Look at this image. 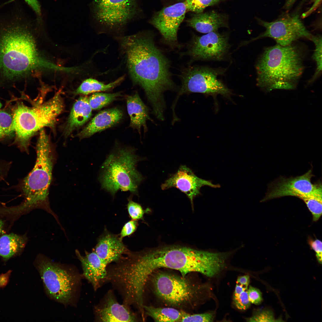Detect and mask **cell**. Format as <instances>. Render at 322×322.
<instances>
[{"label": "cell", "mask_w": 322, "mask_h": 322, "mask_svg": "<svg viewBox=\"0 0 322 322\" xmlns=\"http://www.w3.org/2000/svg\"><path fill=\"white\" fill-rule=\"evenodd\" d=\"M126 61L134 82L144 90L153 112L159 119L163 118V92L175 88L170 71L169 60L155 44L148 32L116 37Z\"/></svg>", "instance_id": "cell-1"}, {"label": "cell", "mask_w": 322, "mask_h": 322, "mask_svg": "<svg viewBox=\"0 0 322 322\" xmlns=\"http://www.w3.org/2000/svg\"><path fill=\"white\" fill-rule=\"evenodd\" d=\"M224 264V257L221 253L171 246L135 252L133 268L139 281L146 284L151 274L161 268L177 270L183 277L189 273L196 272L213 277L222 271Z\"/></svg>", "instance_id": "cell-2"}, {"label": "cell", "mask_w": 322, "mask_h": 322, "mask_svg": "<svg viewBox=\"0 0 322 322\" xmlns=\"http://www.w3.org/2000/svg\"><path fill=\"white\" fill-rule=\"evenodd\" d=\"M0 27V74L13 80L23 78L37 69L64 71L43 58L26 24L16 21Z\"/></svg>", "instance_id": "cell-3"}, {"label": "cell", "mask_w": 322, "mask_h": 322, "mask_svg": "<svg viewBox=\"0 0 322 322\" xmlns=\"http://www.w3.org/2000/svg\"><path fill=\"white\" fill-rule=\"evenodd\" d=\"M305 55L293 43L265 48L256 65L257 86L266 92L295 89L304 70Z\"/></svg>", "instance_id": "cell-4"}, {"label": "cell", "mask_w": 322, "mask_h": 322, "mask_svg": "<svg viewBox=\"0 0 322 322\" xmlns=\"http://www.w3.org/2000/svg\"><path fill=\"white\" fill-rule=\"evenodd\" d=\"M36 151L37 157L35 165L21 183V188L24 201L19 205L10 207V211L13 215H17L40 208L55 217L50 208L48 196L57 155L44 128L39 131Z\"/></svg>", "instance_id": "cell-5"}, {"label": "cell", "mask_w": 322, "mask_h": 322, "mask_svg": "<svg viewBox=\"0 0 322 322\" xmlns=\"http://www.w3.org/2000/svg\"><path fill=\"white\" fill-rule=\"evenodd\" d=\"M64 108L60 92L48 101L32 107L18 103L12 114V131L16 134L15 143L20 149L28 153L31 138L37 131L46 127L54 130L57 117Z\"/></svg>", "instance_id": "cell-6"}, {"label": "cell", "mask_w": 322, "mask_h": 322, "mask_svg": "<svg viewBox=\"0 0 322 322\" xmlns=\"http://www.w3.org/2000/svg\"><path fill=\"white\" fill-rule=\"evenodd\" d=\"M135 151L133 148L117 146L101 166L98 180L101 188L113 197L119 190L138 194L144 178L137 168L141 159Z\"/></svg>", "instance_id": "cell-7"}, {"label": "cell", "mask_w": 322, "mask_h": 322, "mask_svg": "<svg viewBox=\"0 0 322 322\" xmlns=\"http://www.w3.org/2000/svg\"><path fill=\"white\" fill-rule=\"evenodd\" d=\"M34 265L51 298L65 306L74 305L79 296L82 275L69 265L55 262L38 254Z\"/></svg>", "instance_id": "cell-8"}, {"label": "cell", "mask_w": 322, "mask_h": 322, "mask_svg": "<svg viewBox=\"0 0 322 322\" xmlns=\"http://www.w3.org/2000/svg\"><path fill=\"white\" fill-rule=\"evenodd\" d=\"M151 281L156 294L172 306H183L191 303L198 293L199 288L185 279L173 274L154 272Z\"/></svg>", "instance_id": "cell-9"}, {"label": "cell", "mask_w": 322, "mask_h": 322, "mask_svg": "<svg viewBox=\"0 0 322 322\" xmlns=\"http://www.w3.org/2000/svg\"><path fill=\"white\" fill-rule=\"evenodd\" d=\"M92 16L109 30H120L139 13L137 0H94L91 5Z\"/></svg>", "instance_id": "cell-10"}, {"label": "cell", "mask_w": 322, "mask_h": 322, "mask_svg": "<svg viewBox=\"0 0 322 322\" xmlns=\"http://www.w3.org/2000/svg\"><path fill=\"white\" fill-rule=\"evenodd\" d=\"M257 20L258 23L265 28V31L255 38L242 43L241 45L261 38L269 37L274 39L277 44L285 46L300 38L312 41L314 37L306 29L297 13L287 14L272 22L259 18Z\"/></svg>", "instance_id": "cell-11"}, {"label": "cell", "mask_w": 322, "mask_h": 322, "mask_svg": "<svg viewBox=\"0 0 322 322\" xmlns=\"http://www.w3.org/2000/svg\"><path fill=\"white\" fill-rule=\"evenodd\" d=\"M223 71L207 66H190L183 69L180 77V95L185 93H199L228 95L230 91L218 78Z\"/></svg>", "instance_id": "cell-12"}, {"label": "cell", "mask_w": 322, "mask_h": 322, "mask_svg": "<svg viewBox=\"0 0 322 322\" xmlns=\"http://www.w3.org/2000/svg\"><path fill=\"white\" fill-rule=\"evenodd\" d=\"M229 37L228 34L217 31L200 36L194 35L188 44L185 54L190 56L192 61L224 60L230 46Z\"/></svg>", "instance_id": "cell-13"}, {"label": "cell", "mask_w": 322, "mask_h": 322, "mask_svg": "<svg viewBox=\"0 0 322 322\" xmlns=\"http://www.w3.org/2000/svg\"><path fill=\"white\" fill-rule=\"evenodd\" d=\"M187 10L185 2H179L156 12L149 21L159 31L165 42L171 47L179 45L178 30Z\"/></svg>", "instance_id": "cell-14"}, {"label": "cell", "mask_w": 322, "mask_h": 322, "mask_svg": "<svg viewBox=\"0 0 322 322\" xmlns=\"http://www.w3.org/2000/svg\"><path fill=\"white\" fill-rule=\"evenodd\" d=\"M313 176L312 169L304 174L289 178L281 177L269 186L267 193L262 202L287 196H295L299 198L314 191L321 184L312 183Z\"/></svg>", "instance_id": "cell-15"}, {"label": "cell", "mask_w": 322, "mask_h": 322, "mask_svg": "<svg viewBox=\"0 0 322 322\" xmlns=\"http://www.w3.org/2000/svg\"><path fill=\"white\" fill-rule=\"evenodd\" d=\"M205 185L215 188L220 187L219 185L200 178L190 168L181 165L175 174L162 184L161 188L162 190L173 187L178 189L186 195L192 205L194 198L200 194L201 188Z\"/></svg>", "instance_id": "cell-16"}, {"label": "cell", "mask_w": 322, "mask_h": 322, "mask_svg": "<svg viewBox=\"0 0 322 322\" xmlns=\"http://www.w3.org/2000/svg\"><path fill=\"white\" fill-rule=\"evenodd\" d=\"M119 304L110 290L94 308L95 320L100 322H136L137 315L129 307Z\"/></svg>", "instance_id": "cell-17"}, {"label": "cell", "mask_w": 322, "mask_h": 322, "mask_svg": "<svg viewBox=\"0 0 322 322\" xmlns=\"http://www.w3.org/2000/svg\"><path fill=\"white\" fill-rule=\"evenodd\" d=\"M75 254L81 263L83 276L96 291L106 282L107 265L94 250L91 252L85 251V255L83 256L76 250Z\"/></svg>", "instance_id": "cell-18"}, {"label": "cell", "mask_w": 322, "mask_h": 322, "mask_svg": "<svg viewBox=\"0 0 322 322\" xmlns=\"http://www.w3.org/2000/svg\"><path fill=\"white\" fill-rule=\"evenodd\" d=\"M94 250L107 266L117 261L130 251L123 243L119 235L106 231L98 239Z\"/></svg>", "instance_id": "cell-19"}, {"label": "cell", "mask_w": 322, "mask_h": 322, "mask_svg": "<svg viewBox=\"0 0 322 322\" xmlns=\"http://www.w3.org/2000/svg\"><path fill=\"white\" fill-rule=\"evenodd\" d=\"M187 23L188 26L203 33L217 31L221 27H228V17L227 15L213 11L194 13L187 20Z\"/></svg>", "instance_id": "cell-20"}, {"label": "cell", "mask_w": 322, "mask_h": 322, "mask_svg": "<svg viewBox=\"0 0 322 322\" xmlns=\"http://www.w3.org/2000/svg\"><path fill=\"white\" fill-rule=\"evenodd\" d=\"M122 116V112L117 108L101 111L76 136L80 139L89 137L97 132L114 126L121 119Z\"/></svg>", "instance_id": "cell-21"}, {"label": "cell", "mask_w": 322, "mask_h": 322, "mask_svg": "<svg viewBox=\"0 0 322 322\" xmlns=\"http://www.w3.org/2000/svg\"><path fill=\"white\" fill-rule=\"evenodd\" d=\"M92 110L87 97H80L77 100L65 126L64 134L66 138L88 120L92 115Z\"/></svg>", "instance_id": "cell-22"}, {"label": "cell", "mask_w": 322, "mask_h": 322, "mask_svg": "<svg viewBox=\"0 0 322 322\" xmlns=\"http://www.w3.org/2000/svg\"><path fill=\"white\" fill-rule=\"evenodd\" d=\"M128 112L130 118V126L140 132L142 127L147 129L146 122L150 120L147 107L137 93L126 97Z\"/></svg>", "instance_id": "cell-23"}, {"label": "cell", "mask_w": 322, "mask_h": 322, "mask_svg": "<svg viewBox=\"0 0 322 322\" xmlns=\"http://www.w3.org/2000/svg\"><path fill=\"white\" fill-rule=\"evenodd\" d=\"M27 239L25 236L11 233L0 236V256L7 261L20 253L24 248Z\"/></svg>", "instance_id": "cell-24"}, {"label": "cell", "mask_w": 322, "mask_h": 322, "mask_svg": "<svg viewBox=\"0 0 322 322\" xmlns=\"http://www.w3.org/2000/svg\"><path fill=\"white\" fill-rule=\"evenodd\" d=\"M145 314L155 322H180L183 311L172 308H158L144 305Z\"/></svg>", "instance_id": "cell-25"}, {"label": "cell", "mask_w": 322, "mask_h": 322, "mask_svg": "<svg viewBox=\"0 0 322 322\" xmlns=\"http://www.w3.org/2000/svg\"><path fill=\"white\" fill-rule=\"evenodd\" d=\"M124 76H121L114 81L107 84L96 79L89 78L84 80L75 91V95H87L95 92L104 91L111 89L120 83L124 79Z\"/></svg>", "instance_id": "cell-26"}, {"label": "cell", "mask_w": 322, "mask_h": 322, "mask_svg": "<svg viewBox=\"0 0 322 322\" xmlns=\"http://www.w3.org/2000/svg\"><path fill=\"white\" fill-rule=\"evenodd\" d=\"M322 186L321 184L312 192L300 198L306 203L312 215L314 221H318L322 215Z\"/></svg>", "instance_id": "cell-27"}, {"label": "cell", "mask_w": 322, "mask_h": 322, "mask_svg": "<svg viewBox=\"0 0 322 322\" xmlns=\"http://www.w3.org/2000/svg\"><path fill=\"white\" fill-rule=\"evenodd\" d=\"M121 95L120 93H94L88 98L89 105L92 109L99 110L108 105Z\"/></svg>", "instance_id": "cell-28"}, {"label": "cell", "mask_w": 322, "mask_h": 322, "mask_svg": "<svg viewBox=\"0 0 322 322\" xmlns=\"http://www.w3.org/2000/svg\"><path fill=\"white\" fill-rule=\"evenodd\" d=\"M322 36L321 35L315 36L312 41L315 45V49L312 58L315 62L316 69L312 78L309 81L312 82L321 74L322 71Z\"/></svg>", "instance_id": "cell-29"}, {"label": "cell", "mask_w": 322, "mask_h": 322, "mask_svg": "<svg viewBox=\"0 0 322 322\" xmlns=\"http://www.w3.org/2000/svg\"><path fill=\"white\" fill-rule=\"evenodd\" d=\"M225 0H186L187 10L195 13L203 12L207 7Z\"/></svg>", "instance_id": "cell-30"}, {"label": "cell", "mask_w": 322, "mask_h": 322, "mask_svg": "<svg viewBox=\"0 0 322 322\" xmlns=\"http://www.w3.org/2000/svg\"><path fill=\"white\" fill-rule=\"evenodd\" d=\"M12 114L4 110H0V139L12 132Z\"/></svg>", "instance_id": "cell-31"}, {"label": "cell", "mask_w": 322, "mask_h": 322, "mask_svg": "<svg viewBox=\"0 0 322 322\" xmlns=\"http://www.w3.org/2000/svg\"><path fill=\"white\" fill-rule=\"evenodd\" d=\"M214 318L212 313L191 314L183 311L180 322H210L213 321Z\"/></svg>", "instance_id": "cell-32"}, {"label": "cell", "mask_w": 322, "mask_h": 322, "mask_svg": "<svg viewBox=\"0 0 322 322\" xmlns=\"http://www.w3.org/2000/svg\"><path fill=\"white\" fill-rule=\"evenodd\" d=\"M247 322H274L275 319L273 312L268 309L256 311L251 317L245 318Z\"/></svg>", "instance_id": "cell-33"}, {"label": "cell", "mask_w": 322, "mask_h": 322, "mask_svg": "<svg viewBox=\"0 0 322 322\" xmlns=\"http://www.w3.org/2000/svg\"><path fill=\"white\" fill-rule=\"evenodd\" d=\"M127 207L129 215L132 219L137 220L142 219L145 211L140 205L133 201L131 197L128 199Z\"/></svg>", "instance_id": "cell-34"}, {"label": "cell", "mask_w": 322, "mask_h": 322, "mask_svg": "<svg viewBox=\"0 0 322 322\" xmlns=\"http://www.w3.org/2000/svg\"><path fill=\"white\" fill-rule=\"evenodd\" d=\"M15 0H10L4 3L3 5L10 3ZM35 12L36 16V21L38 25L43 23L41 4L38 0H24Z\"/></svg>", "instance_id": "cell-35"}, {"label": "cell", "mask_w": 322, "mask_h": 322, "mask_svg": "<svg viewBox=\"0 0 322 322\" xmlns=\"http://www.w3.org/2000/svg\"><path fill=\"white\" fill-rule=\"evenodd\" d=\"M247 289L243 291L236 298L233 299L234 304L238 309L245 310L251 305L248 298Z\"/></svg>", "instance_id": "cell-36"}, {"label": "cell", "mask_w": 322, "mask_h": 322, "mask_svg": "<svg viewBox=\"0 0 322 322\" xmlns=\"http://www.w3.org/2000/svg\"><path fill=\"white\" fill-rule=\"evenodd\" d=\"M249 300L251 303L260 304L263 301L262 293L258 289L250 286L247 289Z\"/></svg>", "instance_id": "cell-37"}, {"label": "cell", "mask_w": 322, "mask_h": 322, "mask_svg": "<svg viewBox=\"0 0 322 322\" xmlns=\"http://www.w3.org/2000/svg\"><path fill=\"white\" fill-rule=\"evenodd\" d=\"M137 225V222L135 220L132 219L125 223L119 235L120 238L122 239L123 238L133 234L135 231Z\"/></svg>", "instance_id": "cell-38"}, {"label": "cell", "mask_w": 322, "mask_h": 322, "mask_svg": "<svg viewBox=\"0 0 322 322\" xmlns=\"http://www.w3.org/2000/svg\"><path fill=\"white\" fill-rule=\"evenodd\" d=\"M310 244L312 248L316 253V256L318 261L319 263L321 264L322 258L321 242L318 239H316L311 242Z\"/></svg>", "instance_id": "cell-39"}, {"label": "cell", "mask_w": 322, "mask_h": 322, "mask_svg": "<svg viewBox=\"0 0 322 322\" xmlns=\"http://www.w3.org/2000/svg\"><path fill=\"white\" fill-rule=\"evenodd\" d=\"M11 272V270H9L0 275V289L5 287L8 284Z\"/></svg>", "instance_id": "cell-40"}, {"label": "cell", "mask_w": 322, "mask_h": 322, "mask_svg": "<svg viewBox=\"0 0 322 322\" xmlns=\"http://www.w3.org/2000/svg\"><path fill=\"white\" fill-rule=\"evenodd\" d=\"M250 281L249 275H246L239 277L237 280V283L248 287Z\"/></svg>", "instance_id": "cell-41"}, {"label": "cell", "mask_w": 322, "mask_h": 322, "mask_svg": "<svg viewBox=\"0 0 322 322\" xmlns=\"http://www.w3.org/2000/svg\"><path fill=\"white\" fill-rule=\"evenodd\" d=\"M248 288L247 287L237 283L233 295V299L236 298L243 291L247 289Z\"/></svg>", "instance_id": "cell-42"}, {"label": "cell", "mask_w": 322, "mask_h": 322, "mask_svg": "<svg viewBox=\"0 0 322 322\" xmlns=\"http://www.w3.org/2000/svg\"><path fill=\"white\" fill-rule=\"evenodd\" d=\"M321 1V0H315L313 6L308 11L304 13L303 16H307L314 10L319 5Z\"/></svg>", "instance_id": "cell-43"}, {"label": "cell", "mask_w": 322, "mask_h": 322, "mask_svg": "<svg viewBox=\"0 0 322 322\" xmlns=\"http://www.w3.org/2000/svg\"><path fill=\"white\" fill-rule=\"evenodd\" d=\"M297 0H287L284 6V9L288 10L290 9L293 5Z\"/></svg>", "instance_id": "cell-44"}, {"label": "cell", "mask_w": 322, "mask_h": 322, "mask_svg": "<svg viewBox=\"0 0 322 322\" xmlns=\"http://www.w3.org/2000/svg\"><path fill=\"white\" fill-rule=\"evenodd\" d=\"M4 223L3 221L0 219V235L1 236L4 233Z\"/></svg>", "instance_id": "cell-45"}, {"label": "cell", "mask_w": 322, "mask_h": 322, "mask_svg": "<svg viewBox=\"0 0 322 322\" xmlns=\"http://www.w3.org/2000/svg\"><path fill=\"white\" fill-rule=\"evenodd\" d=\"M1 106H2V104H1V102H0V109L1 107Z\"/></svg>", "instance_id": "cell-46"}]
</instances>
